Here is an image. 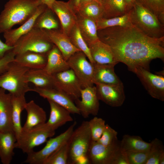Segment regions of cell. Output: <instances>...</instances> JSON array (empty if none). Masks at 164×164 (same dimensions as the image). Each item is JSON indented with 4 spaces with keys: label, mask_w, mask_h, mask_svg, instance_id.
Instances as JSON below:
<instances>
[{
    "label": "cell",
    "mask_w": 164,
    "mask_h": 164,
    "mask_svg": "<svg viewBox=\"0 0 164 164\" xmlns=\"http://www.w3.org/2000/svg\"><path fill=\"white\" fill-rule=\"evenodd\" d=\"M99 40L109 45L118 62L125 64L132 71L138 67L149 70L152 60H164V36L149 37L132 24L97 30Z\"/></svg>",
    "instance_id": "1"
},
{
    "label": "cell",
    "mask_w": 164,
    "mask_h": 164,
    "mask_svg": "<svg viewBox=\"0 0 164 164\" xmlns=\"http://www.w3.org/2000/svg\"><path fill=\"white\" fill-rule=\"evenodd\" d=\"M42 3L41 0H9L0 14V33L21 25L30 19Z\"/></svg>",
    "instance_id": "2"
},
{
    "label": "cell",
    "mask_w": 164,
    "mask_h": 164,
    "mask_svg": "<svg viewBox=\"0 0 164 164\" xmlns=\"http://www.w3.org/2000/svg\"><path fill=\"white\" fill-rule=\"evenodd\" d=\"M92 141L88 121L74 129L69 140L68 164H89L88 155Z\"/></svg>",
    "instance_id": "3"
},
{
    "label": "cell",
    "mask_w": 164,
    "mask_h": 164,
    "mask_svg": "<svg viewBox=\"0 0 164 164\" xmlns=\"http://www.w3.org/2000/svg\"><path fill=\"white\" fill-rule=\"evenodd\" d=\"M127 13L131 23L145 34L155 38L164 36V25L154 14L138 1Z\"/></svg>",
    "instance_id": "4"
},
{
    "label": "cell",
    "mask_w": 164,
    "mask_h": 164,
    "mask_svg": "<svg viewBox=\"0 0 164 164\" xmlns=\"http://www.w3.org/2000/svg\"><path fill=\"white\" fill-rule=\"evenodd\" d=\"M29 69L14 61L11 62L0 76V88L9 91L12 96L25 95L31 87L24 80V76Z\"/></svg>",
    "instance_id": "5"
},
{
    "label": "cell",
    "mask_w": 164,
    "mask_h": 164,
    "mask_svg": "<svg viewBox=\"0 0 164 164\" xmlns=\"http://www.w3.org/2000/svg\"><path fill=\"white\" fill-rule=\"evenodd\" d=\"M54 45L44 29L33 28L18 40L12 51L15 55L26 51L47 54Z\"/></svg>",
    "instance_id": "6"
},
{
    "label": "cell",
    "mask_w": 164,
    "mask_h": 164,
    "mask_svg": "<svg viewBox=\"0 0 164 164\" xmlns=\"http://www.w3.org/2000/svg\"><path fill=\"white\" fill-rule=\"evenodd\" d=\"M77 124L74 121L67 130L59 135L50 138L45 146L37 152L33 151L27 154L24 162L30 164H43L46 159L70 139Z\"/></svg>",
    "instance_id": "7"
},
{
    "label": "cell",
    "mask_w": 164,
    "mask_h": 164,
    "mask_svg": "<svg viewBox=\"0 0 164 164\" xmlns=\"http://www.w3.org/2000/svg\"><path fill=\"white\" fill-rule=\"evenodd\" d=\"M55 134V131L49 129L44 125L27 131H22L17 139L16 148L28 154L33 151L35 147L45 143L48 138Z\"/></svg>",
    "instance_id": "8"
},
{
    "label": "cell",
    "mask_w": 164,
    "mask_h": 164,
    "mask_svg": "<svg viewBox=\"0 0 164 164\" xmlns=\"http://www.w3.org/2000/svg\"><path fill=\"white\" fill-rule=\"evenodd\" d=\"M87 58L83 52L79 51L72 55L67 61L70 68L73 71L82 89L94 84L93 63L88 61Z\"/></svg>",
    "instance_id": "9"
},
{
    "label": "cell",
    "mask_w": 164,
    "mask_h": 164,
    "mask_svg": "<svg viewBox=\"0 0 164 164\" xmlns=\"http://www.w3.org/2000/svg\"><path fill=\"white\" fill-rule=\"evenodd\" d=\"M139 78L148 93L152 97L164 101V77L154 74L149 70L138 67L132 71Z\"/></svg>",
    "instance_id": "10"
},
{
    "label": "cell",
    "mask_w": 164,
    "mask_h": 164,
    "mask_svg": "<svg viewBox=\"0 0 164 164\" xmlns=\"http://www.w3.org/2000/svg\"><path fill=\"white\" fill-rule=\"evenodd\" d=\"M52 75L55 88L64 93L74 101L80 98L82 88L72 69H69Z\"/></svg>",
    "instance_id": "11"
},
{
    "label": "cell",
    "mask_w": 164,
    "mask_h": 164,
    "mask_svg": "<svg viewBox=\"0 0 164 164\" xmlns=\"http://www.w3.org/2000/svg\"><path fill=\"white\" fill-rule=\"evenodd\" d=\"M120 149V141L108 146L92 141L89 150V164H113L117 153Z\"/></svg>",
    "instance_id": "12"
},
{
    "label": "cell",
    "mask_w": 164,
    "mask_h": 164,
    "mask_svg": "<svg viewBox=\"0 0 164 164\" xmlns=\"http://www.w3.org/2000/svg\"><path fill=\"white\" fill-rule=\"evenodd\" d=\"M94 84L99 100L112 107H119L123 104L125 98L123 83L118 84Z\"/></svg>",
    "instance_id": "13"
},
{
    "label": "cell",
    "mask_w": 164,
    "mask_h": 164,
    "mask_svg": "<svg viewBox=\"0 0 164 164\" xmlns=\"http://www.w3.org/2000/svg\"><path fill=\"white\" fill-rule=\"evenodd\" d=\"M80 98L81 99L74 101L80 115L84 118H88L90 115H97L99 109V100L95 86L93 85L82 89Z\"/></svg>",
    "instance_id": "14"
},
{
    "label": "cell",
    "mask_w": 164,
    "mask_h": 164,
    "mask_svg": "<svg viewBox=\"0 0 164 164\" xmlns=\"http://www.w3.org/2000/svg\"><path fill=\"white\" fill-rule=\"evenodd\" d=\"M51 9L57 16L60 23V29L68 36L77 23L76 13L68 2L55 0Z\"/></svg>",
    "instance_id": "15"
},
{
    "label": "cell",
    "mask_w": 164,
    "mask_h": 164,
    "mask_svg": "<svg viewBox=\"0 0 164 164\" xmlns=\"http://www.w3.org/2000/svg\"><path fill=\"white\" fill-rule=\"evenodd\" d=\"M30 91L38 93L47 100H50L67 110L71 114L80 115L74 101L64 93L56 88H41L34 86Z\"/></svg>",
    "instance_id": "16"
},
{
    "label": "cell",
    "mask_w": 164,
    "mask_h": 164,
    "mask_svg": "<svg viewBox=\"0 0 164 164\" xmlns=\"http://www.w3.org/2000/svg\"><path fill=\"white\" fill-rule=\"evenodd\" d=\"M47 7L45 4H42L38 7L35 14L21 26L17 28L11 29L4 32L5 43L9 46H13L21 37L27 33L34 27L37 18Z\"/></svg>",
    "instance_id": "17"
},
{
    "label": "cell",
    "mask_w": 164,
    "mask_h": 164,
    "mask_svg": "<svg viewBox=\"0 0 164 164\" xmlns=\"http://www.w3.org/2000/svg\"><path fill=\"white\" fill-rule=\"evenodd\" d=\"M50 108V113L47 121L44 125L49 129L55 131L67 123L73 121L71 113L63 107L54 102L47 100Z\"/></svg>",
    "instance_id": "18"
},
{
    "label": "cell",
    "mask_w": 164,
    "mask_h": 164,
    "mask_svg": "<svg viewBox=\"0 0 164 164\" xmlns=\"http://www.w3.org/2000/svg\"><path fill=\"white\" fill-rule=\"evenodd\" d=\"M88 46L94 63L115 65L118 63L110 46L99 39Z\"/></svg>",
    "instance_id": "19"
},
{
    "label": "cell",
    "mask_w": 164,
    "mask_h": 164,
    "mask_svg": "<svg viewBox=\"0 0 164 164\" xmlns=\"http://www.w3.org/2000/svg\"><path fill=\"white\" fill-rule=\"evenodd\" d=\"M44 30L51 41L58 48L66 61L74 53L80 51L73 44L68 36L60 29Z\"/></svg>",
    "instance_id": "20"
},
{
    "label": "cell",
    "mask_w": 164,
    "mask_h": 164,
    "mask_svg": "<svg viewBox=\"0 0 164 164\" xmlns=\"http://www.w3.org/2000/svg\"><path fill=\"white\" fill-rule=\"evenodd\" d=\"M25 109L27 113L26 120L22 126V131L26 132L44 125L46 120L45 111L33 100L26 102Z\"/></svg>",
    "instance_id": "21"
},
{
    "label": "cell",
    "mask_w": 164,
    "mask_h": 164,
    "mask_svg": "<svg viewBox=\"0 0 164 164\" xmlns=\"http://www.w3.org/2000/svg\"><path fill=\"white\" fill-rule=\"evenodd\" d=\"M12 110V95L0 88V132L13 131Z\"/></svg>",
    "instance_id": "22"
},
{
    "label": "cell",
    "mask_w": 164,
    "mask_h": 164,
    "mask_svg": "<svg viewBox=\"0 0 164 164\" xmlns=\"http://www.w3.org/2000/svg\"><path fill=\"white\" fill-rule=\"evenodd\" d=\"M94 84L100 83L106 84H118L122 83L114 71L113 64H100L93 63Z\"/></svg>",
    "instance_id": "23"
},
{
    "label": "cell",
    "mask_w": 164,
    "mask_h": 164,
    "mask_svg": "<svg viewBox=\"0 0 164 164\" xmlns=\"http://www.w3.org/2000/svg\"><path fill=\"white\" fill-rule=\"evenodd\" d=\"M47 60V54L26 51L15 55L14 61L29 69H43Z\"/></svg>",
    "instance_id": "24"
},
{
    "label": "cell",
    "mask_w": 164,
    "mask_h": 164,
    "mask_svg": "<svg viewBox=\"0 0 164 164\" xmlns=\"http://www.w3.org/2000/svg\"><path fill=\"white\" fill-rule=\"evenodd\" d=\"M17 139L14 132H0V159L3 164H9L14 155Z\"/></svg>",
    "instance_id": "25"
},
{
    "label": "cell",
    "mask_w": 164,
    "mask_h": 164,
    "mask_svg": "<svg viewBox=\"0 0 164 164\" xmlns=\"http://www.w3.org/2000/svg\"><path fill=\"white\" fill-rule=\"evenodd\" d=\"M70 69L60 51L54 45L47 54V60L43 69L48 74H54Z\"/></svg>",
    "instance_id": "26"
},
{
    "label": "cell",
    "mask_w": 164,
    "mask_h": 164,
    "mask_svg": "<svg viewBox=\"0 0 164 164\" xmlns=\"http://www.w3.org/2000/svg\"><path fill=\"white\" fill-rule=\"evenodd\" d=\"M25 81L33 84L34 86L41 88H55L52 75L47 73L43 69H29L24 76Z\"/></svg>",
    "instance_id": "27"
},
{
    "label": "cell",
    "mask_w": 164,
    "mask_h": 164,
    "mask_svg": "<svg viewBox=\"0 0 164 164\" xmlns=\"http://www.w3.org/2000/svg\"><path fill=\"white\" fill-rule=\"evenodd\" d=\"M77 23L80 33L87 46L98 40L96 22L76 13Z\"/></svg>",
    "instance_id": "28"
},
{
    "label": "cell",
    "mask_w": 164,
    "mask_h": 164,
    "mask_svg": "<svg viewBox=\"0 0 164 164\" xmlns=\"http://www.w3.org/2000/svg\"><path fill=\"white\" fill-rule=\"evenodd\" d=\"M26 103L25 95L19 96H12V119L13 131L17 139L22 131L21 114L22 111L25 109Z\"/></svg>",
    "instance_id": "29"
},
{
    "label": "cell",
    "mask_w": 164,
    "mask_h": 164,
    "mask_svg": "<svg viewBox=\"0 0 164 164\" xmlns=\"http://www.w3.org/2000/svg\"><path fill=\"white\" fill-rule=\"evenodd\" d=\"M33 28L48 30L60 29V23L57 16L52 10L47 6L37 18Z\"/></svg>",
    "instance_id": "30"
},
{
    "label": "cell",
    "mask_w": 164,
    "mask_h": 164,
    "mask_svg": "<svg viewBox=\"0 0 164 164\" xmlns=\"http://www.w3.org/2000/svg\"><path fill=\"white\" fill-rule=\"evenodd\" d=\"M151 143L146 142L139 136L124 135L120 141L121 149L126 152L148 151L150 149Z\"/></svg>",
    "instance_id": "31"
},
{
    "label": "cell",
    "mask_w": 164,
    "mask_h": 164,
    "mask_svg": "<svg viewBox=\"0 0 164 164\" xmlns=\"http://www.w3.org/2000/svg\"><path fill=\"white\" fill-rule=\"evenodd\" d=\"M76 13L96 22L103 18L104 10L101 3L93 1L80 5Z\"/></svg>",
    "instance_id": "32"
},
{
    "label": "cell",
    "mask_w": 164,
    "mask_h": 164,
    "mask_svg": "<svg viewBox=\"0 0 164 164\" xmlns=\"http://www.w3.org/2000/svg\"><path fill=\"white\" fill-rule=\"evenodd\" d=\"M103 18H110L126 14L123 0H102Z\"/></svg>",
    "instance_id": "33"
},
{
    "label": "cell",
    "mask_w": 164,
    "mask_h": 164,
    "mask_svg": "<svg viewBox=\"0 0 164 164\" xmlns=\"http://www.w3.org/2000/svg\"><path fill=\"white\" fill-rule=\"evenodd\" d=\"M68 36L73 44L83 52L91 63H94L89 47L80 33L77 23L73 27Z\"/></svg>",
    "instance_id": "34"
},
{
    "label": "cell",
    "mask_w": 164,
    "mask_h": 164,
    "mask_svg": "<svg viewBox=\"0 0 164 164\" xmlns=\"http://www.w3.org/2000/svg\"><path fill=\"white\" fill-rule=\"evenodd\" d=\"M97 30L131 24L128 13L120 16L110 18H103L96 22Z\"/></svg>",
    "instance_id": "35"
},
{
    "label": "cell",
    "mask_w": 164,
    "mask_h": 164,
    "mask_svg": "<svg viewBox=\"0 0 164 164\" xmlns=\"http://www.w3.org/2000/svg\"><path fill=\"white\" fill-rule=\"evenodd\" d=\"M69 140L51 154L43 164H68Z\"/></svg>",
    "instance_id": "36"
},
{
    "label": "cell",
    "mask_w": 164,
    "mask_h": 164,
    "mask_svg": "<svg viewBox=\"0 0 164 164\" xmlns=\"http://www.w3.org/2000/svg\"><path fill=\"white\" fill-rule=\"evenodd\" d=\"M148 159L145 164H159L160 158L164 156V147L162 142L155 138L151 142Z\"/></svg>",
    "instance_id": "37"
},
{
    "label": "cell",
    "mask_w": 164,
    "mask_h": 164,
    "mask_svg": "<svg viewBox=\"0 0 164 164\" xmlns=\"http://www.w3.org/2000/svg\"><path fill=\"white\" fill-rule=\"evenodd\" d=\"M164 25V0H137Z\"/></svg>",
    "instance_id": "38"
},
{
    "label": "cell",
    "mask_w": 164,
    "mask_h": 164,
    "mask_svg": "<svg viewBox=\"0 0 164 164\" xmlns=\"http://www.w3.org/2000/svg\"><path fill=\"white\" fill-rule=\"evenodd\" d=\"M92 141H97L101 137L106 125L102 118L95 117L88 121Z\"/></svg>",
    "instance_id": "39"
},
{
    "label": "cell",
    "mask_w": 164,
    "mask_h": 164,
    "mask_svg": "<svg viewBox=\"0 0 164 164\" xmlns=\"http://www.w3.org/2000/svg\"><path fill=\"white\" fill-rule=\"evenodd\" d=\"M116 131L106 124L101 137L96 142L104 146L112 145L119 141L118 139Z\"/></svg>",
    "instance_id": "40"
},
{
    "label": "cell",
    "mask_w": 164,
    "mask_h": 164,
    "mask_svg": "<svg viewBox=\"0 0 164 164\" xmlns=\"http://www.w3.org/2000/svg\"><path fill=\"white\" fill-rule=\"evenodd\" d=\"M126 152L129 164H145L148 157L149 150Z\"/></svg>",
    "instance_id": "41"
},
{
    "label": "cell",
    "mask_w": 164,
    "mask_h": 164,
    "mask_svg": "<svg viewBox=\"0 0 164 164\" xmlns=\"http://www.w3.org/2000/svg\"><path fill=\"white\" fill-rule=\"evenodd\" d=\"M15 56L12 50L7 52L0 59V76L6 70L10 63L14 61Z\"/></svg>",
    "instance_id": "42"
},
{
    "label": "cell",
    "mask_w": 164,
    "mask_h": 164,
    "mask_svg": "<svg viewBox=\"0 0 164 164\" xmlns=\"http://www.w3.org/2000/svg\"><path fill=\"white\" fill-rule=\"evenodd\" d=\"M113 164H129L126 152L120 148L116 154Z\"/></svg>",
    "instance_id": "43"
},
{
    "label": "cell",
    "mask_w": 164,
    "mask_h": 164,
    "mask_svg": "<svg viewBox=\"0 0 164 164\" xmlns=\"http://www.w3.org/2000/svg\"><path fill=\"white\" fill-rule=\"evenodd\" d=\"M13 46H10L0 39V59L2 58L8 52L13 49Z\"/></svg>",
    "instance_id": "44"
},
{
    "label": "cell",
    "mask_w": 164,
    "mask_h": 164,
    "mask_svg": "<svg viewBox=\"0 0 164 164\" xmlns=\"http://www.w3.org/2000/svg\"><path fill=\"white\" fill-rule=\"evenodd\" d=\"M126 14L133 8L137 0H123Z\"/></svg>",
    "instance_id": "45"
},
{
    "label": "cell",
    "mask_w": 164,
    "mask_h": 164,
    "mask_svg": "<svg viewBox=\"0 0 164 164\" xmlns=\"http://www.w3.org/2000/svg\"><path fill=\"white\" fill-rule=\"evenodd\" d=\"M80 0H69L68 2L74 10L75 13L78 10L80 5Z\"/></svg>",
    "instance_id": "46"
},
{
    "label": "cell",
    "mask_w": 164,
    "mask_h": 164,
    "mask_svg": "<svg viewBox=\"0 0 164 164\" xmlns=\"http://www.w3.org/2000/svg\"><path fill=\"white\" fill-rule=\"evenodd\" d=\"M55 0H41L42 3L51 9L52 4Z\"/></svg>",
    "instance_id": "47"
},
{
    "label": "cell",
    "mask_w": 164,
    "mask_h": 164,
    "mask_svg": "<svg viewBox=\"0 0 164 164\" xmlns=\"http://www.w3.org/2000/svg\"><path fill=\"white\" fill-rule=\"evenodd\" d=\"M93 1H98L97 0H80V5L82 4Z\"/></svg>",
    "instance_id": "48"
},
{
    "label": "cell",
    "mask_w": 164,
    "mask_h": 164,
    "mask_svg": "<svg viewBox=\"0 0 164 164\" xmlns=\"http://www.w3.org/2000/svg\"><path fill=\"white\" fill-rule=\"evenodd\" d=\"M97 0V1H98V2H100V3H101V1H102V0Z\"/></svg>",
    "instance_id": "49"
}]
</instances>
